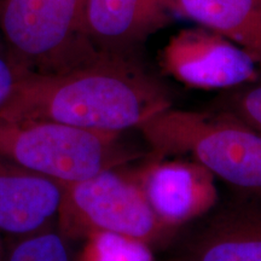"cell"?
<instances>
[{"mask_svg":"<svg viewBox=\"0 0 261 261\" xmlns=\"http://www.w3.org/2000/svg\"><path fill=\"white\" fill-rule=\"evenodd\" d=\"M85 0H0V34L19 73L58 74L103 56L87 38Z\"/></svg>","mask_w":261,"mask_h":261,"instance_id":"cell-4","label":"cell"},{"mask_svg":"<svg viewBox=\"0 0 261 261\" xmlns=\"http://www.w3.org/2000/svg\"><path fill=\"white\" fill-rule=\"evenodd\" d=\"M138 129L159 158L190 156L233 187L261 191V133L236 117L169 107Z\"/></svg>","mask_w":261,"mask_h":261,"instance_id":"cell-2","label":"cell"},{"mask_svg":"<svg viewBox=\"0 0 261 261\" xmlns=\"http://www.w3.org/2000/svg\"><path fill=\"white\" fill-rule=\"evenodd\" d=\"M3 261H71L65 238L51 227L27 234L12 237L5 246Z\"/></svg>","mask_w":261,"mask_h":261,"instance_id":"cell-13","label":"cell"},{"mask_svg":"<svg viewBox=\"0 0 261 261\" xmlns=\"http://www.w3.org/2000/svg\"><path fill=\"white\" fill-rule=\"evenodd\" d=\"M160 63L168 75L194 89L231 90L257 80V62L234 42L204 27L173 35Z\"/></svg>","mask_w":261,"mask_h":261,"instance_id":"cell-6","label":"cell"},{"mask_svg":"<svg viewBox=\"0 0 261 261\" xmlns=\"http://www.w3.org/2000/svg\"><path fill=\"white\" fill-rule=\"evenodd\" d=\"M19 77L21 73L12 63L5 42L0 34V110L8 102Z\"/></svg>","mask_w":261,"mask_h":261,"instance_id":"cell-15","label":"cell"},{"mask_svg":"<svg viewBox=\"0 0 261 261\" xmlns=\"http://www.w3.org/2000/svg\"><path fill=\"white\" fill-rule=\"evenodd\" d=\"M119 138L117 132L0 117V154L58 184L84 180L135 159Z\"/></svg>","mask_w":261,"mask_h":261,"instance_id":"cell-3","label":"cell"},{"mask_svg":"<svg viewBox=\"0 0 261 261\" xmlns=\"http://www.w3.org/2000/svg\"><path fill=\"white\" fill-rule=\"evenodd\" d=\"M3 236H4V234L0 232V261L4 260V252H5V244L3 242Z\"/></svg>","mask_w":261,"mask_h":261,"instance_id":"cell-16","label":"cell"},{"mask_svg":"<svg viewBox=\"0 0 261 261\" xmlns=\"http://www.w3.org/2000/svg\"><path fill=\"white\" fill-rule=\"evenodd\" d=\"M177 14L234 42L261 63V0H174Z\"/></svg>","mask_w":261,"mask_h":261,"instance_id":"cell-11","label":"cell"},{"mask_svg":"<svg viewBox=\"0 0 261 261\" xmlns=\"http://www.w3.org/2000/svg\"><path fill=\"white\" fill-rule=\"evenodd\" d=\"M219 112L226 113L261 133V83L231 89L220 98Z\"/></svg>","mask_w":261,"mask_h":261,"instance_id":"cell-14","label":"cell"},{"mask_svg":"<svg viewBox=\"0 0 261 261\" xmlns=\"http://www.w3.org/2000/svg\"><path fill=\"white\" fill-rule=\"evenodd\" d=\"M61 187L56 221L65 240L110 232L150 244L169 231L155 217L136 178L116 168Z\"/></svg>","mask_w":261,"mask_h":261,"instance_id":"cell-5","label":"cell"},{"mask_svg":"<svg viewBox=\"0 0 261 261\" xmlns=\"http://www.w3.org/2000/svg\"><path fill=\"white\" fill-rule=\"evenodd\" d=\"M174 0H85L87 38L102 54L136 57L148 39L177 17Z\"/></svg>","mask_w":261,"mask_h":261,"instance_id":"cell-7","label":"cell"},{"mask_svg":"<svg viewBox=\"0 0 261 261\" xmlns=\"http://www.w3.org/2000/svg\"><path fill=\"white\" fill-rule=\"evenodd\" d=\"M169 107L167 87L136 57L106 54L64 73L22 74L0 117L121 133Z\"/></svg>","mask_w":261,"mask_h":261,"instance_id":"cell-1","label":"cell"},{"mask_svg":"<svg viewBox=\"0 0 261 261\" xmlns=\"http://www.w3.org/2000/svg\"><path fill=\"white\" fill-rule=\"evenodd\" d=\"M184 261H261V204L218 214L192 241Z\"/></svg>","mask_w":261,"mask_h":261,"instance_id":"cell-10","label":"cell"},{"mask_svg":"<svg viewBox=\"0 0 261 261\" xmlns=\"http://www.w3.org/2000/svg\"><path fill=\"white\" fill-rule=\"evenodd\" d=\"M135 178L167 230L207 213L218 200L215 177L194 161H156Z\"/></svg>","mask_w":261,"mask_h":261,"instance_id":"cell-8","label":"cell"},{"mask_svg":"<svg viewBox=\"0 0 261 261\" xmlns=\"http://www.w3.org/2000/svg\"><path fill=\"white\" fill-rule=\"evenodd\" d=\"M62 187L22 168L0 154V232L21 237L51 227L57 219Z\"/></svg>","mask_w":261,"mask_h":261,"instance_id":"cell-9","label":"cell"},{"mask_svg":"<svg viewBox=\"0 0 261 261\" xmlns=\"http://www.w3.org/2000/svg\"><path fill=\"white\" fill-rule=\"evenodd\" d=\"M80 261H154L149 244L110 232H93L86 238Z\"/></svg>","mask_w":261,"mask_h":261,"instance_id":"cell-12","label":"cell"}]
</instances>
